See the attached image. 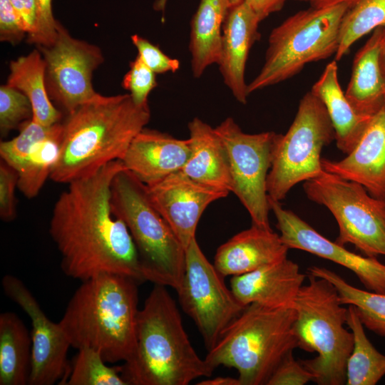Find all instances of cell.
Masks as SVG:
<instances>
[{
  "mask_svg": "<svg viewBox=\"0 0 385 385\" xmlns=\"http://www.w3.org/2000/svg\"><path fill=\"white\" fill-rule=\"evenodd\" d=\"M123 168L120 160L108 163L68 183L56 200L49 234L66 275L83 282L112 273L145 282L133 240L111 205L112 180Z\"/></svg>",
  "mask_w": 385,
  "mask_h": 385,
  "instance_id": "1",
  "label": "cell"
},
{
  "mask_svg": "<svg viewBox=\"0 0 385 385\" xmlns=\"http://www.w3.org/2000/svg\"><path fill=\"white\" fill-rule=\"evenodd\" d=\"M150 118L148 104L136 105L129 93H97L62 122L59 155L50 178L68 184L121 160Z\"/></svg>",
  "mask_w": 385,
  "mask_h": 385,
  "instance_id": "2",
  "label": "cell"
},
{
  "mask_svg": "<svg viewBox=\"0 0 385 385\" xmlns=\"http://www.w3.org/2000/svg\"><path fill=\"white\" fill-rule=\"evenodd\" d=\"M166 287L154 284L139 309L134 352L120 366L128 385H188L215 370L194 349Z\"/></svg>",
  "mask_w": 385,
  "mask_h": 385,
  "instance_id": "3",
  "label": "cell"
},
{
  "mask_svg": "<svg viewBox=\"0 0 385 385\" xmlns=\"http://www.w3.org/2000/svg\"><path fill=\"white\" fill-rule=\"evenodd\" d=\"M138 284L112 273L83 281L58 322L71 346L97 350L107 363L128 361L135 347Z\"/></svg>",
  "mask_w": 385,
  "mask_h": 385,
  "instance_id": "4",
  "label": "cell"
},
{
  "mask_svg": "<svg viewBox=\"0 0 385 385\" xmlns=\"http://www.w3.org/2000/svg\"><path fill=\"white\" fill-rule=\"evenodd\" d=\"M295 320L294 307L251 303L227 327L205 359L214 369L235 368L241 385L267 384L284 356L298 348Z\"/></svg>",
  "mask_w": 385,
  "mask_h": 385,
  "instance_id": "5",
  "label": "cell"
},
{
  "mask_svg": "<svg viewBox=\"0 0 385 385\" xmlns=\"http://www.w3.org/2000/svg\"><path fill=\"white\" fill-rule=\"evenodd\" d=\"M294 300V332L298 348L317 352L311 359L299 360L319 385H343L346 364L354 346V336L344 327V307L334 285L327 279L307 273Z\"/></svg>",
  "mask_w": 385,
  "mask_h": 385,
  "instance_id": "6",
  "label": "cell"
},
{
  "mask_svg": "<svg viewBox=\"0 0 385 385\" xmlns=\"http://www.w3.org/2000/svg\"><path fill=\"white\" fill-rule=\"evenodd\" d=\"M111 205L133 240L144 280L177 291L185 273V249L153 204L147 185L120 170L111 183Z\"/></svg>",
  "mask_w": 385,
  "mask_h": 385,
  "instance_id": "7",
  "label": "cell"
},
{
  "mask_svg": "<svg viewBox=\"0 0 385 385\" xmlns=\"http://www.w3.org/2000/svg\"><path fill=\"white\" fill-rule=\"evenodd\" d=\"M351 6L311 7L284 20L271 32L265 63L247 84V92L284 81L313 61L336 54L342 20Z\"/></svg>",
  "mask_w": 385,
  "mask_h": 385,
  "instance_id": "8",
  "label": "cell"
},
{
  "mask_svg": "<svg viewBox=\"0 0 385 385\" xmlns=\"http://www.w3.org/2000/svg\"><path fill=\"white\" fill-rule=\"evenodd\" d=\"M334 140L335 132L324 105L307 92L287 132L279 134L267 179L269 197L280 202L295 185L320 176L324 171L322 150Z\"/></svg>",
  "mask_w": 385,
  "mask_h": 385,
  "instance_id": "9",
  "label": "cell"
},
{
  "mask_svg": "<svg viewBox=\"0 0 385 385\" xmlns=\"http://www.w3.org/2000/svg\"><path fill=\"white\" fill-rule=\"evenodd\" d=\"M303 188L309 200L326 207L335 218V242L351 244L366 257L385 256V200L374 197L356 182L326 171L304 182Z\"/></svg>",
  "mask_w": 385,
  "mask_h": 385,
  "instance_id": "10",
  "label": "cell"
},
{
  "mask_svg": "<svg viewBox=\"0 0 385 385\" xmlns=\"http://www.w3.org/2000/svg\"><path fill=\"white\" fill-rule=\"evenodd\" d=\"M215 129L227 150L231 192L247 210L252 225L272 229L267 179L279 134L273 131L246 133L231 117Z\"/></svg>",
  "mask_w": 385,
  "mask_h": 385,
  "instance_id": "11",
  "label": "cell"
},
{
  "mask_svg": "<svg viewBox=\"0 0 385 385\" xmlns=\"http://www.w3.org/2000/svg\"><path fill=\"white\" fill-rule=\"evenodd\" d=\"M196 238L185 248V269L176 291L183 310L194 321L207 351L246 307L225 284Z\"/></svg>",
  "mask_w": 385,
  "mask_h": 385,
  "instance_id": "12",
  "label": "cell"
},
{
  "mask_svg": "<svg viewBox=\"0 0 385 385\" xmlns=\"http://www.w3.org/2000/svg\"><path fill=\"white\" fill-rule=\"evenodd\" d=\"M50 46H38L46 63L45 81L50 99L66 115L93 98V72L103 63L101 49L71 36L60 24Z\"/></svg>",
  "mask_w": 385,
  "mask_h": 385,
  "instance_id": "13",
  "label": "cell"
},
{
  "mask_svg": "<svg viewBox=\"0 0 385 385\" xmlns=\"http://www.w3.org/2000/svg\"><path fill=\"white\" fill-rule=\"evenodd\" d=\"M5 294L29 316L31 324L29 385L65 384L71 371V344L59 323L50 320L24 282L12 274L1 279Z\"/></svg>",
  "mask_w": 385,
  "mask_h": 385,
  "instance_id": "14",
  "label": "cell"
},
{
  "mask_svg": "<svg viewBox=\"0 0 385 385\" xmlns=\"http://www.w3.org/2000/svg\"><path fill=\"white\" fill-rule=\"evenodd\" d=\"M280 239L289 249L303 250L351 270L369 291L385 294V265L330 241L279 201L269 197Z\"/></svg>",
  "mask_w": 385,
  "mask_h": 385,
  "instance_id": "15",
  "label": "cell"
},
{
  "mask_svg": "<svg viewBox=\"0 0 385 385\" xmlns=\"http://www.w3.org/2000/svg\"><path fill=\"white\" fill-rule=\"evenodd\" d=\"M147 188L153 204L185 249L196 238L199 220L207 206L230 193L197 182L182 170Z\"/></svg>",
  "mask_w": 385,
  "mask_h": 385,
  "instance_id": "16",
  "label": "cell"
},
{
  "mask_svg": "<svg viewBox=\"0 0 385 385\" xmlns=\"http://www.w3.org/2000/svg\"><path fill=\"white\" fill-rule=\"evenodd\" d=\"M323 170L362 185L374 197L385 200V100L360 140L344 159L322 158Z\"/></svg>",
  "mask_w": 385,
  "mask_h": 385,
  "instance_id": "17",
  "label": "cell"
},
{
  "mask_svg": "<svg viewBox=\"0 0 385 385\" xmlns=\"http://www.w3.org/2000/svg\"><path fill=\"white\" fill-rule=\"evenodd\" d=\"M188 139L144 128L120 160L125 169L146 185L181 170L190 155Z\"/></svg>",
  "mask_w": 385,
  "mask_h": 385,
  "instance_id": "18",
  "label": "cell"
},
{
  "mask_svg": "<svg viewBox=\"0 0 385 385\" xmlns=\"http://www.w3.org/2000/svg\"><path fill=\"white\" fill-rule=\"evenodd\" d=\"M260 21L243 1L230 7L223 24L217 65L225 84L242 104H246L249 96L245 79L246 62L252 46L260 38Z\"/></svg>",
  "mask_w": 385,
  "mask_h": 385,
  "instance_id": "19",
  "label": "cell"
},
{
  "mask_svg": "<svg viewBox=\"0 0 385 385\" xmlns=\"http://www.w3.org/2000/svg\"><path fill=\"white\" fill-rule=\"evenodd\" d=\"M306 275L287 258L251 272L233 276L230 289L245 306L256 302L272 308L294 307Z\"/></svg>",
  "mask_w": 385,
  "mask_h": 385,
  "instance_id": "20",
  "label": "cell"
},
{
  "mask_svg": "<svg viewBox=\"0 0 385 385\" xmlns=\"http://www.w3.org/2000/svg\"><path fill=\"white\" fill-rule=\"evenodd\" d=\"M289 249L272 229L252 225L217 250L213 265L223 276H239L287 258Z\"/></svg>",
  "mask_w": 385,
  "mask_h": 385,
  "instance_id": "21",
  "label": "cell"
},
{
  "mask_svg": "<svg viewBox=\"0 0 385 385\" xmlns=\"http://www.w3.org/2000/svg\"><path fill=\"white\" fill-rule=\"evenodd\" d=\"M190 155L181 170L190 178L231 192L226 148L215 129L199 118L188 123Z\"/></svg>",
  "mask_w": 385,
  "mask_h": 385,
  "instance_id": "22",
  "label": "cell"
},
{
  "mask_svg": "<svg viewBox=\"0 0 385 385\" xmlns=\"http://www.w3.org/2000/svg\"><path fill=\"white\" fill-rule=\"evenodd\" d=\"M324 105L335 132L337 148L350 153L356 146L372 116L359 114L352 107L338 80L336 61L329 63L311 91Z\"/></svg>",
  "mask_w": 385,
  "mask_h": 385,
  "instance_id": "23",
  "label": "cell"
},
{
  "mask_svg": "<svg viewBox=\"0 0 385 385\" xmlns=\"http://www.w3.org/2000/svg\"><path fill=\"white\" fill-rule=\"evenodd\" d=\"M384 26L374 30L366 43L356 53L345 95L359 114L372 116L385 100V76L379 62Z\"/></svg>",
  "mask_w": 385,
  "mask_h": 385,
  "instance_id": "24",
  "label": "cell"
},
{
  "mask_svg": "<svg viewBox=\"0 0 385 385\" xmlns=\"http://www.w3.org/2000/svg\"><path fill=\"white\" fill-rule=\"evenodd\" d=\"M231 7L229 0H200L190 23L189 49L194 78L217 64L222 45V27Z\"/></svg>",
  "mask_w": 385,
  "mask_h": 385,
  "instance_id": "25",
  "label": "cell"
},
{
  "mask_svg": "<svg viewBox=\"0 0 385 385\" xmlns=\"http://www.w3.org/2000/svg\"><path fill=\"white\" fill-rule=\"evenodd\" d=\"M6 85L24 93L33 109L32 120L45 126L61 122L62 113L51 103L46 81V63L39 50L11 61Z\"/></svg>",
  "mask_w": 385,
  "mask_h": 385,
  "instance_id": "26",
  "label": "cell"
},
{
  "mask_svg": "<svg viewBox=\"0 0 385 385\" xmlns=\"http://www.w3.org/2000/svg\"><path fill=\"white\" fill-rule=\"evenodd\" d=\"M31 366V337L14 312L0 314V385H26Z\"/></svg>",
  "mask_w": 385,
  "mask_h": 385,
  "instance_id": "27",
  "label": "cell"
},
{
  "mask_svg": "<svg viewBox=\"0 0 385 385\" xmlns=\"http://www.w3.org/2000/svg\"><path fill=\"white\" fill-rule=\"evenodd\" d=\"M346 324L354 336V346L346 364L347 385H375L385 375V355L369 340L355 307L347 308Z\"/></svg>",
  "mask_w": 385,
  "mask_h": 385,
  "instance_id": "28",
  "label": "cell"
},
{
  "mask_svg": "<svg viewBox=\"0 0 385 385\" xmlns=\"http://www.w3.org/2000/svg\"><path fill=\"white\" fill-rule=\"evenodd\" d=\"M308 274L330 282L339 294L341 304L354 306L364 327L385 337V294L356 288L324 267L312 266L308 268Z\"/></svg>",
  "mask_w": 385,
  "mask_h": 385,
  "instance_id": "29",
  "label": "cell"
},
{
  "mask_svg": "<svg viewBox=\"0 0 385 385\" xmlns=\"http://www.w3.org/2000/svg\"><path fill=\"white\" fill-rule=\"evenodd\" d=\"M62 133L63 127L36 143L17 170V188L27 198L35 197L50 178L59 155Z\"/></svg>",
  "mask_w": 385,
  "mask_h": 385,
  "instance_id": "30",
  "label": "cell"
},
{
  "mask_svg": "<svg viewBox=\"0 0 385 385\" xmlns=\"http://www.w3.org/2000/svg\"><path fill=\"white\" fill-rule=\"evenodd\" d=\"M385 26V0H359L344 14L340 25L335 61H339L363 36Z\"/></svg>",
  "mask_w": 385,
  "mask_h": 385,
  "instance_id": "31",
  "label": "cell"
},
{
  "mask_svg": "<svg viewBox=\"0 0 385 385\" xmlns=\"http://www.w3.org/2000/svg\"><path fill=\"white\" fill-rule=\"evenodd\" d=\"M99 351L91 348L78 349L71 365L66 385H128L120 366H109Z\"/></svg>",
  "mask_w": 385,
  "mask_h": 385,
  "instance_id": "32",
  "label": "cell"
},
{
  "mask_svg": "<svg viewBox=\"0 0 385 385\" xmlns=\"http://www.w3.org/2000/svg\"><path fill=\"white\" fill-rule=\"evenodd\" d=\"M62 127L61 121L49 126L38 124L32 119L25 121L19 126V133L16 137L0 143L1 160L17 171L36 143Z\"/></svg>",
  "mask_w": 385,
  "mask_h": 385,
  "instance_id": "33",
  "label": "cell"
},
{
  "mask_svg": "<svg viewBox=\"0 0 385 385\" xmlns=\"http://www.w3.org/2000/svg\"><path fill=\"white\" fill-rule=\"evenodd\" d=\"M33 109L28 97L21 91L3 85L0 87V131L6 136L11 130L32 119Z\"/></svg>",
  "mask_w": 385,
  "mask_h": 385,
  "instance_id": "34",
  "label": "cell"
},
{
  "mask_svg": "<svg viewBox=\"0 0 385 385\" xmlns=\"http://www.w3.org/2000/svg\"><path fill=\"white\" fill-rule=\"evenodd\" d=\"M157 85L155 73L137 56L123 79V87L129 91L136 105L144 106L148 104V95Z\"/></svg>",
  "mask_w": 385,
  "mask_h": 385,
  "instance_id": "35",
  "label": "cell"
},
{
  "mask_svg": "<svg viewBox=\"0 0 385 385\" xmlns=\"http://www.w3.org/2000/svg\"><path fill=\"white\" fill-rule=\"evenodd\" d=\"M131 41L138 50V56L155 73H175L180 68L178 59L168 56L147 39L134 34Z\"/></svg>",
  "mask_w": 385,
  "mask_h": 385,
  "instance_id": "36",
  "label": "cell"
},
{
  "mask_svg": "<svg viewBox=\"0 0 385 385\" xmlns=\"http://www.w3.org/2000/svg\"><path fill=\"white\" fill-rule=\"evenodd\" d=\"M19 175L4 160L0 162V217L4 222L13 221L16 216L15 190Z\"/></svg>",
  "mask_w": 385,
  "mask_h": 385,
  "instance_id": "37",
  "label": "cell"
},
{
  "mask_svg": "<svg viewBox=\"0 0 385 385\" xmlns=\"http://www.w3.org/2000/svg\"><path fill=\"white\" fill-rule=\"evenodd\" d=\"M313 381V375L294 358L292 351L281 361L266 385H304Z\"/></svg>",
  "mask_w": 385,
  "mask_h": 385,
  "instance_id": "38",
  "label": "cell"
},
{
  "mask_svg": "<svg viewBox=\"0 0 385 385\" xmlns=\"http://www.w3.org/2000/svg\"><path fill=\"white\" fill-rule=\"evenodd\" d=\"M38 20L35 33L28 36L27 42L38 46H50L58 35V21L55 20L52 12V0H36Z\"/></svg>",
  "mask_w": 385,
  "mask_h": 385,
  "instance_id": "39",
  "label": "cell"
},
{
  "mask_svg": "<svg viewBox=\"0 0 385 385\" xmlns=\"http://www.w3.org/2000/svg\"><path fill=\"white\" fill-rule=\"evenodd\" d=\"M26 32L10 0H0V39L12 44L19 43Z\"/></svg>",
  "mask_w": 385,
  "mask_h": 385,
  "instance_id": "40",
  "label": "cell"
},
{
  "mask_svg": "<svg viewBox=\"0 0 385 385\" xmlns=\"http://www.w3.org/2000/svg\"><path fill=\"white\" fill-rule=\"evenodd\" d=\"M19 20L21 27L28 34L33 35L37 26L38 5L36 0H10Z\"/></svg>",
  "mask_w": 385,
  "mask_h": 385,
  "instance_id": "41",
  "label": "cell"
},
{
  "mask_svg": "<svg viewBox=\"0 0 385 385\" xmlns=\"http://www.w3.org/2000/svg\"><path fill=\"white\" fill-rule=\"evenodd\" d=\"M287 0H245L262 21L270 14L282 9Z\"/></svg>",
  "mask_w": 385,
  "mask_h": 385,
  "instance_id": "42",
  "label": "cell"
},
{
  "mask_svg": "<svg viewBox=\"0 0 385 385\" xmlns=\"http://www.w3.org/2000/svg\"><path fill=\"white\" fill-rule=\"evenodd\" d=\"M197 384L198 385H241L238 378L231 376H217L213 379H205Z\"/></svg>",
  "mask_w": 385,
  "mask_h": 385,
  "instance_id": "43",
  "label": "cell"
},
{
  "mask_svg": "<svg viewBox=\"0 0 385 385\" xmlns=\"http://www.w3.org/2000/svg\"><path fill=\"white\" fill-rule=\"evenodd\" d=\"M358 1L359 0H310L309 4L311 7L324 8L341 4H348L352 6Z\"/></svg>",
  "mask_w": 385,
  "mask_h": 385,
  "instance_id": "44",
  "label": "cell"
},
{
  "mask_svg": "<svg viewBox=\"0 0 385 385\" xmlns=\"http://www.w3.org/2000/svg\"><path fill=\"white\" fill-rule=\"evenodd\" d=\"M379 62L384 76H385V26L381 43Z\"/></svg>",
  "mask_w": 385,
  "mask_h": 385,
  "instance_id": "45",
  "label": "cell"
},
{
  "mask_svg": "<svg viewBox=\"0 0 385 385\" xmlns=\"http://www.w3.org/2000/svg\"><path fill=\"white\" fill-rule=\"evenodd\" d=\"M168 0H156L153 8L158 11H164Z\"/></svg>",
  "mask_w": 385,
  "mask_h": 385,
  "instance_id": "46",
  "label": "cell"
},
{
  "mask_svg": "<svg viewBox=\"0 0 385 385\" xmlns=\"http://www.w3.org/2000/svg\"><path fill=\"white\" fill-rule=\"evenodd\" d=\"M229 1H230L231 6H233L243 2L245 0H229Z\"/></svg>",
  "mask_w": 385,
  "mask_h": 385,
  "instance_id": "47",
  "label": "cell"
},
{
  "mask_svg": "<svg viewBox=\"0 0 385 385\" xmlns=\"http://www.w3.org/2000/svg\"><path fill=\"white\" fill-rule=\"evenodd\" d=\"M296 1H304V2H305V1H308V2H309L310 0H296Z\"/></svg>",
  "mask_w": 385,
  "mask_h": 385,
  "instance_id": "48",
  "label": "cell"
}]
</instances>
